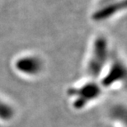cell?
<instances>
[{
  "label": "cell",
  "mask_w": 127,
  "mask_h": 127,
  "mask_svg": "<svg viewBox=\"0 0 127 127\" xmlns=\"http://www.w3.org/2000/svg\"><path fill=\"white\" fill-rule=\"evenodd\" d=\"M18 108L14 101L0 93V125L9 126L18 117Z\"/></svg>",
  "instance_id": "obj_4"
},
{
  "label": "cell",
  "mask_w": 127,
  "mask_h": 127,
  "mask_svg": "<svg viewBox=\"0 0 127 127\" xmlns=\"http://www.w3.org/2000/svg\"><path fill=\"white\" fill-rule=\"evenodd\" d=\"M106 118L111 127H127V102L113 103L106 112Z\"/></svg>",
  "instance_id": "obj_3"
},
{
  "label": "cell",
  "mask_w": 127,
  "mask_h": 127,
  "mask_svg": "<svg viewBox=\"0 0 127 127\" xmlns=\"http://www.w3.org/2000/svg\"><path fill=\"white\" fill-rule=\"evenodd\" d=\"M13 69L17 74L26 79L33 80L45 73V64L36 55H21L15 59Z\"/></svg>",
  "instance_id": "obj_2"
},
{
  "label": "cell",
  "mask_w": 127,
  "mask_h": 127,
  "mask_svg": "<svg viewBox=\"0 0 127 127\" xmlns=\"http://www.w3.org/2000/svg\"><path fill=\"white\" fill-rule=\"evenodd\" d=\"M105 93L97 81L86 77L68 86L65 92L66 102L73 112L83 113L97 105Z\"/></svg>",
  "instance_id": "obj_1"
}]
</instances>
